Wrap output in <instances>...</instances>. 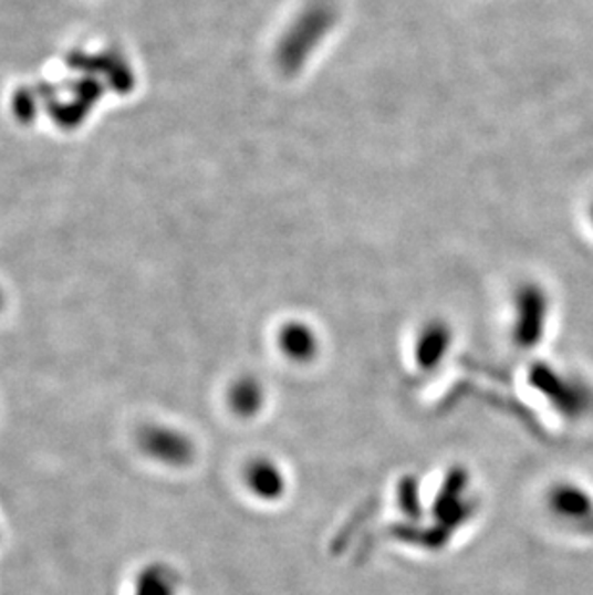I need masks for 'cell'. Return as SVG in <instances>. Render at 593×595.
I'll return each instance as SVG.
<instances>
[{
  "label": "cell",
  "mask_w": 593,
  "mask_h": 595,
  "mask_svg": "<svg viewBox=\"0 0 593 595\" xmlns=\"http://www.w3.org/2000/svg\"><path fill=\"white\" fill-rule=\"evenodd\" d=\"M247 480H249V488H251L259 498L262 499H275L282 495L283 480L280 470L275 469V464L268 461L252 462L249 470H247Z\"/></svg>",
  "instance_id": "1"
},
{
  "label": "cell",
  "mask_w": 593,
  "mask_h": 595,
  "mask_svg": "<svg viewBox=\"0 0 593 595\" xmlns=\"http://www.w3.org/2000/svg\"><path fill=\"white\" fill-rule=\"evenodd\" d=\"M236 407L239 413H257L262 405V394H260V387L257 386V382H246L243 386H239L236 389Z\"/></svg>",
  "instance_id": "2"
},
{
  "label": "cell",
  "mask_w": 593,
  "mask_h": 595,
  "mask_svg": "<svg viewBox=\"0 0 593 595\" xmlns=\"http://www.w3.org/2000/svg\"><path fill=\"white\" fill-rule=\"evenodd\" d=\"M592 220H593V207H592Z\"/></svg>",
  "instance_id": "3"
}]
</instances>
